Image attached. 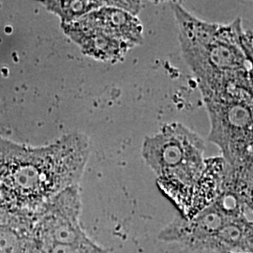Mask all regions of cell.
I'll list each match as a JSON object with an SVG mask.
<instances>
[{"label":"cell","instance_id":"cell-4","mask_svg":"<svg viewBox=\"0 0 253 253\" xmlns=\"http://www.w3.org/2000/svg\"><path fill=\"white\" fill-rule=\"evenodd\" d=\"M247 209L235 194L222 190L217 199L195 217L174 218L159 238L192 250L253 253V220L246 215Z\"/></svg>","mask_w":253,"mask_h":253},{"label":"cell","instance_id":"cell-5","mask_svg":"<svg viewBox=\"0 0 253 253\" xmlns=\"http://www.w3.org/2000/svg\"><path fill=\"white\" fill-rule=\"evenodd\" d=\"M207 108L208 140L218 147L228 165L253 147V90L249 82H234L201 91Z\"/></svg>","mask_w":253,"mask_h":253},{"label":"cell","instance_id":"cell-7","mask_svg":"<svg viewBox=\"0 0 253 253\" xmlns=\"http://www.w3.org/2000/svg\"><path fill=\"white\" fill-rule=\"evenodd\" d=\"M82 21L134 48L144 42V27L137 16L110 6L92 10Z\"/></svg>","mask_w":253,"mask_h":253},{"label":"cell","instance_id":"cell-9","mask_svg":"<svg viewBox=\"0 0 253 253\" xmlns=\"http://www.w3.org/2000/svg\"><path fill=\"white\" fill-rule=\"evenodd\" d=\"M49 12L61 21V25L71 24L88 14L92 10L106 5L105 1H42Z\"/></svg>","mask_w":253,"mask_h":253},{"label":"cell","instance_id":"cell-11","mask_svg":"<svg viewBox=\"0 0 253 253\" xmlns=\"http://www.w3.org/2000/svg\"><path fill=\"white\" fill-rule=\"evenodd\" d=\"M106 6L125 10L126 12L137 16L142 9L141 1H105Z\"/></svg>","mask_w":253,"mask_h":253},{"label":"cell","instance_id":"cell-1","mask_svg":"<svg viewBox=\"0 0 253 253\" xmlns=\"http://www.w3.org/2000/svg\"><path fill=\"white\" fill-rule=\"evenodd\" d=\"M89 153V139L80 132L40 147L0 139V204L18 212H36L79 185Z\"/></svg>","mask_w":253,"mask_h":253},{"label":"cell","instance_id":"cell-3","mask_svg":"<svg viewBox=\"0 0 253 253\" xmlns=\"http://www.w3.org/2000/svg\"><path fill=\"white\" fill-rule=\"evenodd\" d=\"M170 7L177 25L183 59L196 77L200 91L249 81V62L238 39L243 26L241 19L227 25L213 24L194 16L180 2L172 1Z\"/></svg>","mask_w":253,"mask_h":253},{"label":"cell","instance_id":"cell-6","mask_svg":"<svg viewBox=\"0 0 253 253\" xmlns=\"http://www.w3.org/2000/svg\"><path fill=\"white\" fill-rule=\"evenodd\" d=\"M64 34L79 47L82 53L102 62L117 63L122 61L132 47L109 36L99 28L81 19L61 25Z\"/></svg>","mask_w":253,"mask_h":253},{"label":"cell","instance_id":"cell-8","mask_svg":"<svg viewBox=\"0 0 253 253\" xmlns=\"http://www.w3.org/2000/svg\"><path fill=\"white\" fill-rule=\"evenodd\" d=\"M222 190L235 194L253 213V147L236 163L227 164Z\"/></svg>","mask_w":253,"mask_h":253},{"label":"cell","instance_id":"cell-2","mask_svg":"<svg viewBox=\"0 0 253 253\" xmlns=\"http://www.w3.org/2000/svg\"><path fill=\"white\" fill-rule=\"evenodd\" d=\"M205 147L197 132L178 122L147 136L142 147L160 189L186 219L198 215L222 191L226 162L221 156L205 159Z\"/></svg>","mask_w":253,"mask_h":253},{"label":"cell","instance_id":"cell-10","mask_svg":"<svg viewBox=\"0 0 253 253\" xmlns=\"http://www.w3.org/2000/svg\"><path fill=\"white\" fill-rule=\"evenodd\" d=\"M239 43L244 51L249 62V81L253 90V34L250 30H246L243 26L240 27L238 33Z\"/></svg>","mask_w":253,"mask_h":253}]
</instances>
